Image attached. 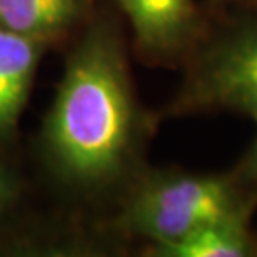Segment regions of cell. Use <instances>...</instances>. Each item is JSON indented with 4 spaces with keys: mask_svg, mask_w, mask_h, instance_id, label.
<instances>
[{
    "mask_svg": "<svg viewBox=\"0 0 257 257\" xmlns=\"http://www.w3.org/2000/svg\"><path fill=\"white\" fill-rule=\"evenodd\" d=\"M257 191L239 174H192L157 169L142 174L115 219L120 232L171 244L195 230L234 215L252 214Z\"/></svg>",
    "mask_w": 257,
    "mask_h": 257,
    "instance_id": "obj_2",
    "label": "cell"
},
{
    "mask_svg": "<svg viewBox=\"0 0 257 257\" xmlns=\"http://www.w3.org/2000/svg\"><path fill=\"white\" fill-rule=\"evenodd\" d=\"M90 0H0V29L47 42L69 30Z\"/></svg>",
    "mask_w": 257,
    "mask_h": 257,
    "instance_id": "obj_7",
    "label": "cell"
},
{
    "mask_svg": "<svg viewBox=\"0 0 257 257\" xmlns=\"http://www.w3.org/2000/svg\"><path fill=\"white\" fill-rule=\"evenodd\" d=\"M250 215H234L195 230L171 244L154 245L159 257H250L257 255V239L250 232Z\"/></svg>",
    "mask_w": 257,
    "mask_h": 257,
    "instance_id": "obj_6",
    "label": "cell"
},
{
    "mask_svg": "<svg viewBox=\"0 0 257 257\" xmlns=\"http://www.w3.org/2000/svg\"><path fill=\"white\" fill-rule=\"evenodd\" d=\"M44 49V40L0 29V144L15 134Z\"/></svg>",
    "mask_w": 257,
    "mask_h": 257,
    "instance_id": "obj_5",
    "label": "cell"
},
{
    "mask_svg": "<svg viewBox=\"0 0 257 257\" xmlns=\"http://www.w3.org/2000/svg\"><path fill=\"white\" fill-rule=\"evenodd\" d=\"M257 122V119H254ZM235 172L239 174V177L242 181L257 191V136L254 139V144L250 146L247 154L244 156V159L240 161L239 167L235 169Z\"/></svg>",
    "mask_w": 257,
    "mask_h": 257,
    "instance_id": "obj_9",
    "label": "cell"
},
{
    "mask_svg": "<svg viewBox=\"0 0 257 257\" xmlns=\"http://www.w3.org/2000/svg\"><path fill=\"white\" fill-rule=\"evenodd\" d=\"M20 199V181L7 162L0 157V215L9 212Z\"/></svg>",
    "mask_w": 257,
    "mask_h": 257,
    "instance_id": "obj_8",
    "label": "cell"
},
{
    "mask_svg": "<svg viewBox=\"0 0 257 257\" xmlns=\"http://www.w3.org/2000/svg\"><path fill=\"white\" fill-rule=\"evenodd\" d=\"M132 24L139 49L166 59L192 44L199 30L194 0H114Z\"/></svg>",
    "mask_w": 257,
    "mask_h": 257,
    "instance_id": "obj_4",
    "label": "cell"
},
{
    "mask_svg": "<svg viewBox=\"0 0 257 257\" xmlns=\"http://www.w3.org/2000/svg\"><path fill=\"white\" fill-rule=\"evenodd\" d=\"M229 109L257 119V20L232 25L195 55L171 114Z\"/></svg>",
    "mask_w": 257,
    "mask_h": 257,
    "instance_id": "obj_3",
    "label": "cell"
},
{
    "mask_svg": "<svg viewBox=\"0 0 257 257\" xmlns=\"http://www.w3.org/2000/svg\"><path fill=\"white\" fill-rule=\"evenodd\" d=\"M214 2H220V4H229V2H249V4H257V0H214Z\"/></svg>",
    "mask_w": 257,
    "mask_h": 257,
    "instance_id": "obj_10",
    "label": "cell"
},
{
    "mask_svg": "<svg viewBox=\"0 0 257 257\" xmlns=\"http://www.w3.org/2000/svg\"><path fill=\"white\" fill-rule=\"evenodd\" d=\"M146 122L134 97L120 35L97 22L67 59L42 146L65 186L100 191L134 166Z\"/></svg>",
    "mask_w": 257,
    "mask_h": 257,
    "instance_id": "obj_1",
    "label": "cell"
}]
</instances>
